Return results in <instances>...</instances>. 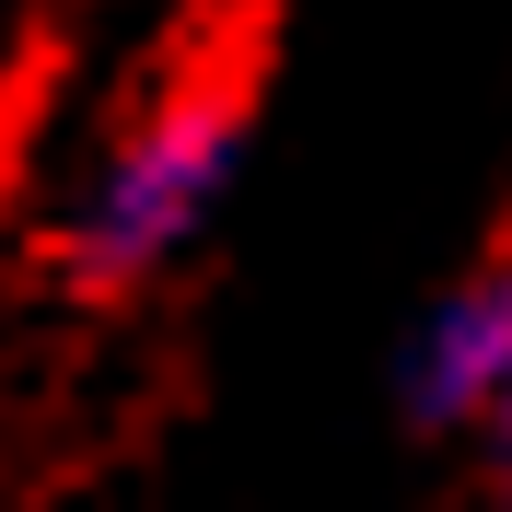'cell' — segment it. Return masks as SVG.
<instances>
[{
	"label": "cell",
	"mask_w": 512,
	"mask_h": 512,
	"mask_svg": "<svg viewBox=\"0 0 512 512\" xmlns=\"http://www.w3.org/2000/svg\"><path fill=\"white\" fill-rule=\"evenodd\" d=\"M233 163H245V128H233L222 94H175V105H152V117H128V140L82 175V198H70V233H59L70 280L128 291V280H152L163 256H187L198 222L222 210Z\"/></svg>",
	"instance_id": "6da1fadb"
},
{
	"label": "cell",
	"mask_w": 512,
	"mask_h": 512,
	"mask_svg": "<svg viewBox=\"0 0 512 512\" xmlns=\"http://www.w3.org/2000/svg\"><path fill=\"white\" fill-rule=\"evenodd\" d=\"M501 384H512V245L478 256V268L419 315L408 361H396V396H408L419 431H466Z\"/></svg>",
	"instance_id": "7a4b0ae2"
},
{
	"label": "cell",
	"mask_w": 512,
	"mask_h": 512,
	"mask_svg": "<svg viewBox=\"0 0 512 512\" xmlns=\"http://www.w3.org/2000/svg\"><path fill=\"white\" fill-rule=\"evenodd\" d=\"M478 431H489V454H501V478H512V384H501V396L478 408Z\"/></svg>",
	"instance_id": "3957f363"
},
{
	"label": "cell",
	"mask_w": 512,
	"mask_h": 512,
	"mask_svg": "<svg viewBox=\"0 0 512 512\" xmlns=\"http://www.w3.org/2000/svg\"><path fill=\"white\" fill-rule=\"evenodd\" d=\"M501 512H512V478H501Z\"/></svg>",
	"instance_id": "277c9868"
}]
</instances>
